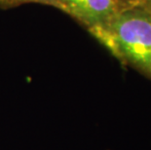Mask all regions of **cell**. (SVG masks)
Returning a JSON list of instances; mask_svg holds the SVG:
<instances>
[{"instance_id":"1","label":"cell","mask_w":151,"mask_h":150,"mask_svg":"<svg viewBox=\"0 0 151 150\" xmlns=\"http://www.w3.org/2000/svg\"><path fill=\"white\" fill-rule=\"evenodd\" d=\"M99 43L122 65L151 79V16L143 6L118 12Z\"/></svg>"},{"instance_id":"2","label":"cell","mask_w":151,"mask_h":150,"mask_svg":"<svg viewBox=\"0 0 151 150\" xmlns=\"http://www.w3.org/2000/svg\"><path fill=\"white\" fill-rule=\"evenodd\" d=\"M60 11L82 25L99 42L118 14L113 0H60Z\"/></svg>"},{"instance_id":"3","label":"cell","mask_w":151,"mask_h":150,"mask_svg":"<svg viewBox=\"0 0 151 150\" xmlns=\"http://www.w3.org/2000/svg\"><path fill=\"white\" fill-rule=\"evenodd\" d=\"M27 3H36L54 7L60 10V0H0V9H11L18 6L27 4Z\"/></svg>"},{"instance_id":"4","label":"cell","mask_w":151,"mask_h":150,"mask_svg":"<svg viewBox=\"0 0 151 150\" xmlns=\"http://www.w3.org/2000/svg\"><path fill=\"white\" fill-rule=\"evenodd\" d=\"M113 1L118 12H120L123 10H127V9L142 6L148 0H113Z\"/></svg>"},{"instance_id":"5","label":"cell","mask_w":151,"mask_h":150,"mask_svg":"<svg viewBox=\"0 0 151 150\" xmlns=\"http://www.w3.org/2000/svg\"><path fill=\"white\" fill-rule=\"evenodd\" d=\"M143 7H144V9L148 12V14L151 16V0H148V1H146L145 2V4L144 5H142Z\"/></svg>"}]
</instances>
